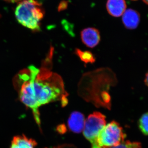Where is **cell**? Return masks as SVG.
<instances>
[{
    "mask_svg": "<svg viewBox=\"0 0 148 148\" xmlns=\"http://www.w3.org/2000/svg\"><path fill=\"white\" fill-rule=\"evenodd\" d=\"M14 80L20 101L32 110L39 126L41 121L38 109L41 106L59 100L63 106L68 103L61 77L46 67L38 69L30 66L19 72Z\"/></svg>",
    "mask_w": 148,
    "mask_h": 148,
    "instance_id": "6da1fadb",
    "label": "cell"
},
{
    "mask_svg": "<svg viewBox=\"0 0 148 148\" xmlns=\"http://www.w3.org/2000/svg\"><path fill=\"white\" fill-rule=\"evenodd\" d=\"M85 122L83 134L91 143L96 145V140L99 132L106 124V116L99 112H94L88 117Z\"/></svg>",
    "mask_w": 148,
    "mask_h": 148,
    "instance_id": "277c9868",
    "label": "cell"
},
{
    "mask_svg": "<svg viewBox=\"0 0 148 148\" xmlns=\"http://www.w3.org/2000/svg\"><path fill=\"white\" fill-rule=\"evenodd\" d=\"M45 14L42 5L36 0H22L18 2L15 10L18 23L34 32L40 30L41 22Z\"/></svg>",
    "mask_w": 148,
    "mask_h": 148,
    "instance_id": "7a4b0ae2",
    "label": "cell"
},
{
    "mask_svg": "<svg viewBox=\"0 0 148 148\" xmlns=\"http://www.w3.org/2000/svg\"><path fill=\"white\" fill-rule=\"evenodd\" d=\"M143 2L147 4L148 5V0H143Z\"/></svg>",
    "mask_w": 148,
    "mask_h": 148,
    "instance_id": "e0dca14e",
    "label": "cell"
},
{
    "mask_svg": "<svg viewBox=\"0 0 148 148\" xmlns=\"http://www.w3.org/2000/svg\"><path fill=\"white\" fill-rule=\"evenodd\" d=\"M106 8L111 16L119 17L126 10V2L125 0H108Z\"/></svg>",
    "mask_w": 148,
    "mask_h": 148,
    "instance_id": "ba28073f",
    "label": "cell"
},
{
    "mask_svg": "<svg viewBox=\"0 0 148 148\" xmlns=\"http://www.w3.org/2000/svg\"><path fill=\"white\" fill-rule=\"evenodd\" d=\"M82 42L88 47L93 48L98 45L101 40L99 31L94 28H87L81 33Z\"/></svg>",
    "mask_w": 148,
    "mask_h": 148,
    "instance_id": "5b68a950",
    "label": "cell"
},
{
    "mask_svg": "<svg viewBox=\"0 0 148 148\" xmlns=\"http://www.w3.org/2000/svg\"><path fill=\"white\" fill-rule=\"evenodd\" d=\"M68 124L69 129L72 132L80 133L84 128V115L80 112H74L72 113L68 120Z\"/></svg>",
    "mask_w": 148,
    "mask_h": 148,
    "instance_id": "8992f818",
    "label": "cell"
},
{
    "mask_svg": "<svg viewBox=\"0 0 148 148\" xmlns=\"http://www.w3.org/2000/svg\"><path fill=\"white\" fill-rule=\"evenodd\" d=\"M110 148H142V145L139 142H131L129 141H123L118 145Z\"/></svg>",
    "mask_w": 148,
    "mask_h": 148,
    "instance_id": "7c38bea8",
    "label": "cell"
},
{
    "mask_svg": "<svg viewBox=\"0 0 148 148\" xmlns=\"http://www.w3.org/2000/svg\"><path fill=\"white\" fill-rule=\"evenodd\" d=\"M3 1H5L8 2L10 3H17L21 1L22 0H3Z\"/></svg>",
    "mask_w": 148,
    "mask_h": 148,
    "instance_id": "9a60e30c",
    "label": "cell"
},
{
    "mask_svg": "<svg viewBox=\"0 0 148 148\" xmlns=\"http://www.w3.org/2000/svg\"><path fill=\"white\" fill-rule=\"evenodd\" d=\"M145 83L146 85L148 87V72L146 75L145 78Z\"/></svg>",
    "mask_w": 148,
    "mask_h": 148,
    "instance_id": "2e32d148",
    "label": "cell"
},
{
    "mask_svg": "<svg viewBox=\"0 0 148 148\" xmlns=\"http://www.w3.org/2000/svg\"><path fill=\"white\" fill-rule=\"evenodd\" d=\"M75 53L81 60L85 64H92L95 62V57L90 51H82L80 49H76L75 50Z\"/></svg>",
    "mask_w": 148,
    "mask_h": 148,
    "instance_id": "30bf717a",
    "label": "cell"
},
{
    "mask_svg": "<svg viewBox=\"0 0 148 148\" xmlns=\"http://www.w3.org/2000/svg\"><path fill=\"white\" fill-rule=\"evenodd\" d=\"M55 148H76L75 146L70 145H63L58 146Z\"/></svg>",
    "mask_w": 148,
    "mask_h": 148,
    "instance_id": "5bb4252c",
    "label": "cell"
},
{
    "mask_svg": "<svg viewBox=\"0 0 148 148\" xmlns=\"http://www.w3.org/2000/svg\"><path fill=\"white\" fill-rule=\"evenodd\" d=\"M139 127L143 134L148 136V112L143 114L139 119Z\"/></svg>",
    "mask_w": 148,
    "mask_h": 148,
    "instance_id": "8fae6325",
    "label": "cell"
},
{
    "mask_svg": "<svg viewBox=\"0 0 148 148\" xmlns=\"http://www.w3.org/2000/svg\"><path fill=\"white\" fill-rule=\"evenodd\" d=\"M132 1H137V0H132Z\"/></svg>",
    "mask_w": 148,
    "mask_h": 148,
    "instance_id": "ac0fdd59",
    "label": "cell"
},
{
    "mask_svg": "<svg viewBox=\"0 0 148 148\" xmlns=\"http://www.w3.org/2000/svg\"><path fill=\"white\" fill-rule=\"evenodd\" d=\"M125 136L119 123L113 121L101 130L97 137L96 143L101 148H110L123 143Z\"/></svg>",
    "mask_w": 148,
    "mask_h": 148,
    "instance_id": "3957f363",
    "label": "cell"
},
{
    "mask_svg": "<svg viewBox=\"0 0 148 148\" xmlns=\"http://www.w3.org/2000/svg\"><path fill=\"white\" fill-rule=\"evenodd\" d=\"M140 14L132 9L125 10L123 14V23L126 29L130 30L136 29L140 23Z\"/></svg>",
    "mask_w": 148,
    "mask_h": 148,
    "instance_id": "52a82bcc",
    "label": "cell"
},
{
    "mask_svg": "<svg viewBox=\"0 0 148 148\" xmlns=\"http://www.w3.org/2000/svg\"><path fill=\"white\" fill-rule=\"evenodd\" d=\"M36 142L32 138H29L24 135L14 137L12 141L10 148H35Z\"/></svg>",
    "mask_w": 148,
    "mask_h": 148,
    "instance_id": "9c48e42d",
    "label": "cell"
},
{
    "mask_svg": "<svg viewBox=\"0 0 148 148\" xmlns=\"http://www.w3.org/2000/svg\"><path fill=\"white\" fill-rule=\"evenodd\" d=\"M67 4L66 2H62V3H61L58 7V10H62L66 8V7H67Z\"/></svg>",
    "mask_w": 148,
    "mask_h": 148,
    "instance_id": "4fadbf2b",
    "label": "cell"
}]
</instances>
